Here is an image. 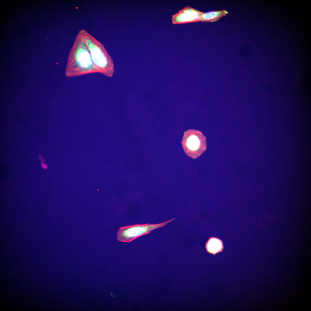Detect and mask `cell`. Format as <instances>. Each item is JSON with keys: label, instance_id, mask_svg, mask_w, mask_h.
Listing matches in <instances>:
<instances>
[{"label": "cell", "instance_id": "obj_9", "mask_svg": "<svg viewBox=\"0 0 311 311\" xmlns=\"http://www.w3.org/2000/svg\"><path fill=\"white\" fill-rule=\"evenodd\" d=\"M42 157L43 156H41L40 154L39 155V158L41 162V166L43 169H46L48 168V165L44 163V161L45 159H43Z\"/></svg>", "mask_w": 311, "mask_h": 311}, {"label": "cell", "instance_id": "obj_8", "mask_svg": "<svg viewBox=\"0 0 311 311\" xmlns=\"http://www.w3.org/2000/svg\"><path fill=\"white\" fill-rule=\"evenodd\" d=\"M274 217L271 215H266L262 217V227L266 230H268L273 225L274 221Z\"/></svg>", "mask_w": 311, "mask_h": 311}, {"label": "cell", "instance_id": "obj_5", "mask_svg": "<svg viewBox=\"0 0 311 311\" xmlns=\"http://www.w3.org/2000/svg\"><path fill=\"white\" fill-rule=\"evenodd\" d=\"M204 13L187 6L172 16V23L181 24L201 21Z\"/></svg>", "mask_w": 311, "mask_h": 311}, {"label": "cell", "instance_id": "obj_1", "mask_svg": "<svg viewBox=\"0 0 311 311\" xmlns=\"http://www.w3.org/2000/svg\"><path fill=\"white\" fill-rule=\"evenodd\" d=\"M76 41L69 54L65 71L66 76L72 77L100 73L94 64L87 45L85 41L84 43L80 34Z\"/></svg>", "mask_w": 311, "mask_h": 311}, {"label": "cell", "instance_id": "obj_3", "mask_svg": "<svg viewBox=\"0 0 311 311\" xmlns=\"http://www.w3.org/2000/svg\"><path fill=\"white\" fill-rule=\"evenodd\" d=\"M181 143L185 153L193 159L199 157L206 149V137L196 130L185 131Z\"/></svg>", "mask_w": 311, "mask_h": 311}, {"label": "cell", "instance_id": "obj_2", "mask_svg": "<svg viewBox=\"0 0 311 311\" xmlns=\"http://www.w3.org/2000/svg\"><path fill=\"white\" fill-rule=\"evenodd\" d=\"M83 36L89 50L92 61L99 69L100 73L109 77L113 74L114 67L113 61L101 43L84 32Z\"/></svg>", "mask_w": 311, "mask_h": 311}, {"label": "cell", "instance_id": "obj_6", "mask_svg": "<svg viewBox=\"0 0 311 311\" xmlns=\"http://www.w3.org/2000/svg\"><path fill=\"white\" fill-rule=\"evenodd\" d=\"M206 248L207 252L215 255L223 251L224 249L223 242L217 238L211 237L206 242Z\"/></svg>", "mask_w": 311, "mask_h": 311}, {"label": "cell", "instance_id": "obj_4", "mask_svg": "<svg viewBox=\"0 0 311 311\" xmlns=\"http://www.w3.org/2000/svg\"><path fill=\"white\" fill-rule=\"evenodd\" d=\"M175 219L158 224H136L121 227L117 233V240L123 242H130L140 236L149 233L155 229L164 227Z\"/></svg>", "mask_w": 311, "mask_h": 311}, {"label": "cell", "instance_id": "obj_7", "mask_svg": "<svg viewBox=\"0 0 311 311\" xmlns=\"http://www.w3.org/2000/svg\"><path fill=\"white\" fill-rule=\"evenodd\" d=\"M228 13V12L225 10L204 13L201 17V21L203 22H215L222 17L225 16Z\"/></svg>", "mask_w": 311, "mask_h": 311}]
</instances>
